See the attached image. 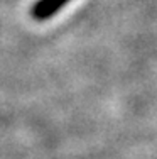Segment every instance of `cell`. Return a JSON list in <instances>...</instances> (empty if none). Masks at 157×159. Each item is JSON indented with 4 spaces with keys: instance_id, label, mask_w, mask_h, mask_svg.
Wrapping results in <instances>:
<instances>
[{
    "instance_id": "cell-1",
    "label": "cell",
    "mask_w": 157,
    "mask_h": 159,
    "mask_svg": "<svg viewBox=\"0 0 157 159\" xmlns=\"http://www.w3.org/2000/svg\"><path fill=\"white\" fill-rule=\"evenodd\" d=\"M71 0H39L34 7H32V17L36 20H46L51 19L54 14H58L66 3Z\"/></svg>"
}]
</instances>
